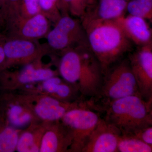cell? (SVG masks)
Instances as JSON below:
<instances>
[{
  "label": "cell",
  "instance_id": "cell-12",
  "mask_svg": "<svg viewBox=\"0 0 152 152\" xmlns=\"http://www.w3.org/2000/svg\"><path fill=\"white\" fill-rule=\"evenodd\" d=\"M51 23L41 13L28 18L19 15L4 27L5 34L2 35L7 38L38 40L46 37L51 28Z\"/></svg>",
  "mask_w": 152,
  "mask_h": 152
},
{
  "label": "cell",
  "instance_id": "cell-19",
  "mask_svg": "<svg viewBox=\"0 0 152 152\" xmlns=\"http://www.w3.org/2000/svg\"><path fill=\"white\" fill-rule=\"evenodd\" d=\"M21 131L11 126L0 111V152L16 151Z\"/></svg>",
  "mask_w": 152,
  "mask_h": 152
},
{
  "label": "cell",
  "instance_id": "cell-9",
  "mask_svg": "<svg viewBox=\"0 0 152 152\" xmlns=\"http://www.w3.org/2000/svg\"><path fill=\"white\" fill-rule=\"evenodd\" d=\"M20 94L37 118L43 122L61 121L67 112L75 108L84 106L90 107L86 99L68 102L48 95Z\"/></svg>",
  "mask_w": 152,
  "mask_h": 152
},
{
  "label": "cell",
  "instance_id": "cell-1",
  "mask_svg": "<svg viewBox=\"0 0 152 152\" xmlns=\"http://www.w3.org/2000/svg\"><path fill=\"white\" fill-rule=\"evenodd\" d=\"M81 21L89 48L99 63L103 75L134 50V44L113 20L86 19Z\"/></svg>",
  "mask_w": 152,
  "mask_h": 152
},
{
  "label": "cell",
  "instance_id": "cell-22",
  "mask_svg": "<svg viewBox=\"0 0 152 152\" xmlns=\"http://www.w3.org/2000/svg\"><path fill=\"white\" fill-rule=\"evenodd\" d=\"M41 13L55 24L62 15L61 0H39Z\"/></svg>",
  "mask_w": 152,
  "mask_h": 152
},
{
  "label": "cell",
  "instance_id": "cell-24",
  "mask_svg": "<svg viewBox=\"0 0 152 152\" xmlns=\"http://www.w3.org/2000/svg\"><path fill=\"white\" fill-rule=\"evenodd\" d=\"M40 13L39 0H21L19 7L20 16L30 18Z\"/></svg>",
  "mask_w": 152,
  "mask_h": 152
},
{
  "label": "cell",
  "instance_id": "cell-27",
  "mask_svg": "<svg viewBox=\"0 0 152 152\" xmlns=\"http://www.w3.org/2000/svg\"><path fill=\"white\" fill-rule=\"evenodd\" d=\"M5 0H0V9H1V7L2 5L3 4H4V2Z\"/></svg>",
  "mask_w": 152,
  "mask_h": 152
},
{
  "label": "cell",
  "instance_id": "cell-14",
  "mask_svg": "<svg viewBox=\"0 0 152 152\" xmlns=\"http://www.w3.org/2000/svg\"><path fill=\"white\" fill-rule=\"evenodd\" d=\"M72 142L71 131L61 121L49 123L42 138L39 152H69Z\"/></svg>",
  "mask_w": 152,
  "mask_h": 152
},
{
  "label": "cell",
  "instance_id": "cell-26",
  "mask_svg": "<svg viewBox=\"0 0 152 152\" xmlns=\"http://www.w3.org/2000/svg\"><path fill=\"white\" fill-rule=\"evenodd\" d=\"M5 60V57L3 48V37L2 35L0 34V72L2 69Z\"/></svg>",
  "mask_w": 152,
  "mask_h": 152
},
{
  "label": "cell",
  "instance_id": "cell-13",
  "mask_svg": "<svg viewBox=\"0 0 152 152\" xmlns=\"http://www.w3.org/2000/svg\"><path fill=\"white\" fill-rule=\"evenodd\" d=\"M121 132L101 118L82 152H118Z\"/></svg>",
  "mask_w": 152,
  "mask_h": 152
},
{
  "label": "cell",
  "instance_id": "cell-23",
  "mask_svg": "<svg viewBox=\"0 0 152 152\" xmlns=\"http://www.w3.org/2000/svg\"><path fill=\"white\" fill-rule=\"evenodd\" d=\"M21 0H5L0 9V26L20 15L19 7Z\"/></svg>",
  "mask_w": 152,
  "mask_h": 152
},
{
  "label": "cell",
  "instance_id": "cell-7",
  "mask_svg": "<svg viewBox=\"0 0 152 152\" xmlns=\"http://www.w3.org/2000/svg\"><path fill=\"white\" fill-rule=\"evenodd\" d=\"M3 37L5 60L1 71L34 62L52 51L47 44H41L38 40Z\"/></svg>",
  "mask_w": 152,
  "mask_h": 152
},
{
  "label": "cell",
  "instance_id": "cell-21",
  "mask_svg": "<svg viewBox=\"0 0 152 152\" xmlns=\"http://www.w3.org/2000/svg\"><path fill=\"white\" fill-rule=\"evenodd\" d=\"M142 18L152 22V0H129L126 14Z\"/></svg>",
  "mask_w": 152,
  "mask_h": 152
},
{
  "label": "cell",
  "instance_id": "cell-25",
  "mask_svg": "<svg viewBox=\"0 0 152 152\" xmlns=\"http://www.w3.org/2000/svg\"><path fill=\"white\" fill-rule=\"evenodd\" d=\"M129 135L134 136L146 144L152 146V126L143 128Z\"/></svg>",
  "mask_w": 152,
  "mask_h": 152
},
{
  "label": "cell",
  "instance_id": "cell-18",
  "mask_svg": "<svg viewBox=\"0 0 152 152\" xmlns=\"http://www.w3.org/2000/svg\"><path fill=\"white\" fill-rule=\"evenodd\" d=\"M97 3V0H61L62 13L81 20L94 12Z\"/></svg>",
  "mask_w": 152,
  "mask_h": 152
},
{
  "label": "cell",
  "instance_id": "cell-8",
  "mask_svg": "<svg viewBox=\"0 0 152 152\" xmlns=\"http://www.w3.org/2000/svg\"><path fill=\"white\" fill-rule=\"evenodd\" d=\"M59 75L49 65L45 64L42 59L26 65L20 69L11 71L9 69L0 72V91L14 92L20 90L28 85L32 84Z\"/></svg>",
  "mask_w": 152,
  "mask_h": 152
},
{
  "label": "cell",
  "instance_id": "cell-11",
  "mask_svg": "<svg viewBox=\"0 0 152 152\" xmlns=\"http://www.w3.org/2000/svg\"><path fill=\"white\" fill-rule=\"evenodd\" d=\"M127 58L140 94L146 101L152 100V44L137 47Z\"/></svg>",
  "mask_w": 152,
  "mask_h": 152
},
{
  "label": "cell",
  "instance_id": "cell-20",
  "mask_svg": "<svg viewBox=\"0 0 152 152\" xmlns=\"http://www.w3.org/2000/svg\"><path fill=\"white\" fill-rule=\"evenodd\" d=\"M118 152H151L152 146L134 136L121 134L118 143Z\"/></svg>",
  "mask_w": 152,
  "mask_h": 152
},
{
  "label": "cell",
  "instance_id": "cell-17",
  "mask_svg": "<svg viewBox=\"0 0 152 152\" xmlns=\"http://www.w3.org/2000/svg\"><path fill=\"white\" fill-rule=\"evenodd\" d=\"M129 0H97L94 10L83 19L113 20L126 14Z\"/></svg>",
  "mask_w": 152,
  "mask_h": 152
},
{
  "label": "cell",
  "instance_id": "cell-15",
  "mask_svg": "<svg viewBox=\"0 0 152 152\" xmlns=\"http://www.w3.org/2000/svg\"><path fill=\"white\" fill-rule=\"evenodd\" d=\"M113 20L134 45L141 47L152 44V28L147 20L125 14Z\"/></svg>",
  "mask_w": 152,
  "mask_h": 152
},
{
  "label": "cell",
  "instance_id": "cell-10",
  "mask_svg": "<svg viewBox=\"0 0 152 152\" xmlns=\"http://www.w3.org/2000/svg\"><path fill=\"white\" fill-rule=\"evenodd\" d=\"M0 111L11 126L21 130L33 123L40 121L20 93L1 92Z\"/></svg>",
  "mask_w": 152,
  "mask_h": 152
},
{
  "label": "cell",
  "instance_id": "cell-2",
  "mask_svg": "<svg viewBox=\"0 0 152 152\" xmlns=\"http://www.w3.org/2000/svg\"><path fill=\"white\" fill-rule=\"evenodd\" d=\"M59 75L78 87L85 98H94L99 91L103 74L100 64L88 45L69 49L61 55Z\"/></svg>",
  "mask_w": 152,
  "mask_h": 152
},
{
  "label": "cell",
  "instance_id": "cell-6",
  "mask_svg": "<svg viewBox=\"0 0 152 152\" xmlns=\"http://www.w3.org/2000/svg\"><path fill=\"white\" fill-rule=\"evenodd\" d=\"M99 113L84 106L72 109L65 114L61 121L70 130L72 137L69 152H82L100 119Z\"/></svg>",
  "mask_w": 152,
  "mask_h": 152
},
{
  "label": "cell",
  "instance_id": "cell-5",
  "mask_svg": "<svg viewBox=\"0 0 152 152\" xmlns=\"http://www.w3.org/2000/svg\"><path fill=\"white\" fill-rule=\"evenodd\" d=\"M46 38L52 51L60 55L69 49L88 45L86 34L80 20L63 15L49 31Z\"/></svg>",
  "mask_w": 152,
  "mask_h": 152
},
{
  "label": "cell",
  "instance_id": "cell-16",
  "mask_svg": "<svg viewBox=\"0 0 152 152\" xmlns=\"http://www.w3.org/2000/svg\"><path fill=\"white\" fill-rule=\"evenodd\" d=\"M49 123H33L21 131L16 151L39 152L42 138Z\"/></svg>",
  "mask_w": 152,
  "mask_h": 152
},
{
  "label": "cell",
  "instance_id": "cell-4",
  "mask_svg": "<svg viewBox=\"0 0 152 152\" xmlns=\"http://www.w3.org/2000/svg\"><path fill=\"white\" fill-rule=\"evenodd\" d=\"M135 95H140L126 57L106 72L98 94L88 101L91 108L100 113L103 108L113 101Z\"/></svg>",
  "mask_w": 152,
  "mask_h": 152
},
{
  "label": "cell",
  "instance_id": "cell-3",
  "mask_svg": "<svg viewBox=\"0 0 152 152\" xmlns=\"http://www.w3.org/2000/svg\"><path fill=\"white\" fill-rule=\"evenodd\" d=\"M100 113H104V119L123 134L152 126V100H145L140 95H132L113 101L103 108Z\"/></svg>",
  "mask_w": 152,
  "mask_h": 152
}]
</instances>
